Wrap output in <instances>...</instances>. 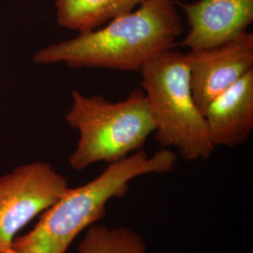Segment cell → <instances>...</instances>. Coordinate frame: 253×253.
Here are the masks:
<instances>
[{
    "label": "cell",
    "mask_w": 253,
    "mask_h": 253,
    "mask_svg": "<svg viewBox=\"0 0 253 253\" xmlns=\"http://www.w3.org/2000/svg\"><path fill=\"white\" fill-rule=\"evenodd\" d=\"M73 104L65 119L79 131V141L69 164L82 171L97 163H112L140 150L155 131L145 93L132 91L126 99L113 102L100 95L72 93Z\"/></svg>",
    "instance_id": "3"
},
{
    "label": "cell",
    "mask_w": 253,
    "mask_h": 253,
    "mask_svg": "<svg viewBox=\"0 0 253 253\" xmlns=\"http://www.w3.org/2000/svg\"><path fill=\"white\" fill-rule=\"evenodd\" d=\"M184 27L175 0H147L96 29L37 52L39 65L140 72L158 54L174 49Z\"/></svg>",
    "instance_id": "1"
},
{
    "label": "cell",
    "mask_w": 253,
    "mask_h": 253,
    "mask_svg": "<svg viewBox=\"0 0 253 253\" xmlns=\"http://www.w3.org/2000/svg\"><path fill=\"white\" fill-rule=\"evenodd\" d=\"M176 163V154L163 148L152 156L140 149L109 163L93 180L69 187L40 215L29 232L14 239L10 249L16 253H67L78 235L104 217L111 200L126 195L131 181L149 173L170 172Z\"/></svg>",
    "instance_id": "2"
},
{
    "label": "cell",
    "mask_w": 253,
    "mask_h": 253,
    "mask_svg": "<svg viewBox=\"0 0 253 253\" xmlns=\"http://www.w3.org/2000/svg\"><path fill=\"white\" fill-rule=\"evenodd\" d=\"M140 73L155 123V140L163 148H176L188 162L210 158L217 147L193 98L185 54L172 49L158 54Z\"/></svg>",
    "instance_id": "4"
},
{
    "label": "cell",
    "mask_w": 253,
    "mask_h": 253,
    "mask_svg": "<svg viewBox=\"0 0 253 253\" xmlns=\"http://www.w3.org/2000/svg\"><path fill=\"white\" fill-rule=\"evenodd\" d=\"M14 253V252H13V251H12V250H11V249H9V250H7V251H5V252H4V253Z\"/></svg>",
    "instance_id": "11"
},
{
    "label": "cell",
    "mask_w": 253,
    "mask_h": 253,
    "mask_svg": "<svg viewBox=\"0 0 253 253\" xmlns=\"http://www.w3.org/2000/svg\"><path fill=\"white\" fill-rule=\"evenodd\" d=\"M204 117L216 147L245 143L253 129V70L212 100Z\"/></svg>",
    "instance_id": "8"
},
{
    "label": "cell",
    "mask_w": 253,
    "mask_h": 253,
    "mask_svg": "<svg viewBox=\"0 0 253 253\" xmlns=\"http://www.w3.org/2000/svg\"><path fill=\"white\" fill-rule=\"evenodd\" d=\"M78 253H148L145 238L131 228L93 224L85 230Z\"/></svg>",
    "instance_id": "10"
},
{
    "label": "cell",
    "mask_w": 253,
    "mask_h": 253,
    "mask_svg": "<svg viewBox=\"0 0 253 253\" xmlns=\"http://www.w3.org/2000/svg\"><path fill=\"white\" fill-rule=\"evenodd\" d=\"M194 100L204 114L210 102L253 70V34L185 54Z\"/></svg>",
    "instance_id": "6"
},
{
    "label": "cell",
    "mask_w": 253,
    "mask_h": 253,
    "mask_svg": "<svg viewBox=\"0 0 253 253\" xmlns=\"http://www.w3.org/2000/svg\"><path fill=\"white\" fill-rule=\"evenodd\" d=\"M69 188L49 163H27L0 177V253L11 248L18 234L50 208Z\"/></svg>",
    "instance_id": "5"
},
{
    "label": "cell",
    "mask_w": 253,
    "mask_h": 253,
    "mask_svg": "<svg viewBox=\"0 0 253 253\" xmlns=\"http://www.w3.org/2000/svg\"><path fill=\"white\" fill-rule=\"evenodd\" d=\"M176 5L190 27L180 44L190 50L226 43L247 32L253 21V0H197Z\"/></svg>",
    "instance_id": "7"
},
{
    "label": "cell",
    "mask_w": 253,
    "mask_h": 253,
    "mask_svg": "<svg viewBox=\"0 0 253 253\" xmlns=\"http://www.w3.org/2000/svg\"><path fill=\"white\" fill-rule=\"evenodd\" d=\"M147 0H54L56 21L60 27L80 32L107 24L129 12Z\"/></svg>",
    "instance_id": "9"
}]
</instances>
